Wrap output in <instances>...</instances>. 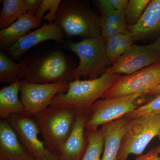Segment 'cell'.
I'll return each mask as SVG.
<instances>
[{"instance_id": "obj_1", "label": "cell", "mask_w": 160, "mask_h": 160, "mask_svg": "<svg viewBox=\"0 0 160 160\" xmlns=\"http://www.w3.org/2000/svg\"><path fill=\"white\" fill-rule=\"evenodd\" d=\"M122 75L106 72L95 79L83 81L79 79L71 81L67 91L56 95L50 106L71 108L77 113L89 116L95 102L102 98Z\"/></svg>"}, {"instance_id": "obj_2", "label": "cell", "mask_w": 160, "mask_h": 160, "mask_svg": "<svg viewBox=\"0 0 160 160\" xmlns=\"http://www.w3.org/2000/svg\"><path fill=\"white\" fill-rule=\"evenodd\" d=\"M21 80L37 84L69 82L75 67L62 51L52 50L31 56L22 61Z\"/></svg>"}, {"instance_id": "obj_3", "label": "cell", "mask_w": 160, "mask_h": 160, "mask_svg": "<svg viewBox=\"0 0 160 160\" xmlns=\"http://www.w3.org/2000/svg\"><path fill=\"white\" fill-rule=\"evenodd\" d=\"M55 22L69 37L87 38L101 35V18L84 1H63Z\"/></svg>"}, {"instance_id": "obj_4", "label": "cell", "mask_w": 160, "mask_h": 160, "mask_svg": "<svg viewBox=\"0 0 160 160\" xmlns=\"http://www.w3.org/2000/svg\"><path fill=\"white\" fill-rule=\"evenodd\" d=\"M106 42L102 36L84 38L77 42H66L62 47L74 52L79 60L72 71L69 82L82 76L95 79L106 73L111 63L106 53Z\"/></svg>"}, {"instance_id": "obj_5", "label": "cell", "mask_w": 160, "mask_h": 160, "mask_svg": "<svg viewBox=\"0 0 160 160\" xmlns=\"http://www.w3.org/2000/svg\"><path fill=\"white\" fill-rule=\"evenodd\" d=\"M76 117L74 109L52 106L33 117L46 148L59 158Z\"/></svg>"}, {"instance_id": "obj_6", "label": "cell", "mask_w": 160, "mask_h": 160, "mask_svg": "<svg viewBox=\"0 0 160 160\" xmlns=\"http://www.w3.org/2000/svg\"><path fill=\"white\" fill-rule=\"evenodd\" d=\"M160 132V114L129 120L118 160H128L130 154L141 155L152 140Z\"/></svg>"}, {"instance_id": "obj_7", "label": "cell", "mask_w": 160, "mask_h": 160, "mask_svg": "<svg viewBox=\"0 0 160 160\" xmlns=\"http://www.w3.org/2000/svg\"><path fill=\"white\" fill-rule=\"evenodd\" d=\"M142 94L98 100L92 106L86 124V130L94 131L104 124L126 116L138 108L146 98Z\"/></svg>"}, {"instance_id": "obj_8", "label": "cell", "mask_w": 160, "mask_h": 160, "mask_svg": "<svg viewBox=\"0 0 160 160\" xmlns=\"http://www.w3.org/2000/svg\"><path fill=\"white\" fill-rule=\"evenodd\" d=\"M160 84V62L130 74L123 75L103 96V99L142 94L149 96Z\"/></svg>"}, {"instance_id": "obj_9", "label": "cell", "mask_w": 160, "mask_h": 160, "mask_svg": "<svg viewBox=\"0 0 160 160\" xmlns=\"http://www.w3.org/2000/svg\"><path fill=\"white\" fill-rule=\"evenodd\" d=\"M69 82L37 84L20 80V96L26 114L33 118L51 105L56 95L66 92Z\"/></svg>"}, {"instance_id": "obj_10", "label": "cell", "mask_w": 160, "mask_h": 160, "mask_svg": "<svg viewBox=\"0 0 160 160\" xmlns=\"http://www.w3.org/2000/svg\"><path fill=\"white\" fill-rule=\"evenodd\" d=\"M27 152L35 160H61L47 149L39 138L40 130L33 118L25 114L12 116L7 119Z\"/></svg>"}, {"instance_id": "obj_11", "label": "cell", "mask_w": 160, "mask_h": 160, "mask_svg": "<svg viewBox=\"0 0 160 160\" xmlns=\"http://www.w3.org/2000/svg\"><path fill=\"white\" fill-rule=\"evenodd\" d=\"M159 62H160V53L149 49L147 46L133 44L107 68L106 72L119 75L129 74Z\"/></svg>"}, {"instance_id": "obj_12", "label": "cell", "mask_w": 160, "mask_h": 160, "mask_svg": "<svg viewBox=\"0 0 160 160\" xmlns=\"http://www.w3.org/2000/svg\"><path fill=\"white\" fill-rule=\"evenodd\" d=\"M64 38V32L56 23H46L29 32L5 52L10 55L12 59L19 60L26 52L40 43L52 40L64 44L66 42Z\"/></svg>"}, {"instance_id": "obj_13", "label": "cell", "mask_w": 160, "mask_h": 160, "mask_svg": "<svg viewBox=\"0 0 160 160\" xmlns=\"http://www.w3.org/2000/svg\"><path fill=\"white\" fill-rule=\"evenodd\" d=\"M88 117L77 113L71 132L63 146L60 160H82L88 144L86 124Z\"/></svg>"}, {"instance_id": "obj_14", "label": "cell", "mask_w": 160, "mask_h": 160, "mask_svg": "<svg viewBox=\"0 0 160 160\" xmlns=\"http://www.w3.org/2000/svg\"><path fill=\"white\" fill-rule=\"evenodd\" d=\"M129 31L133 42L160 35V0H151L136 24Z\"/></svg>"}, {"instance_id": "obj_15", "label": "cell", "mask_w": 160, "mask_h": 160, "mask_svg": "<svg viewBox=\"0 0 160 160\" xmlns=\"http://www.w3.org/2000/svg\"><path fill=\"white\" fill-rule=\"evenodd\" d=\"M0 160H35L23 146L7 120L0 121Z\"/></svg>"}, {"instance_id": "obj_16", "label": "cell", "mask_w": 160, "mask_h": 160, "mask_svg": "<svg viewBox=\"0 0 160 160\" xmlns=\"http://www.w3.org/2000/svg\"><path fill=\"white\" fill-rule=\"evenodd\" d=\"M129 119L126 116L101 126L104 136L102 160H118L122 139Z\"/></svg>"}, {"instance_id": "obj_17", "label": "cell", "mask_w": 160, "mask_h": 160, "mask_svg": "<svg viewBox=\"0 0 160 160\" xmlns=\"http://www.w3.org/2000/svg\"><path fill=\"white\" fill-rule=\"evenodd\" d=\"M42 20L26 13L8 28L0 31V49L5 51L29 33L42 26Z\"/></svg>"}, {"instance_id": "obj_18", "label": "cell", "mask_w": 160, "mask_h": 160, "mask_svg": "<svg viewBox=\"0 0 160 160\" xmlns=\"http://www.w3.org/2000/svg\"><path fill=\"white\" fill-rule=\"evenodd\" d=\"M20 81L3 87L0 90V118L6 120L12 116L26 113L18 94Z\"/></svg>"}, {"instance_id": "obj_19", "label": "cell", "mask_w": 160, "mask_h": 160, "mask_svg": "<svg viewBox=\"0 0 160 160\" xmlns=\"http://www.w3.org/2000/svg\"><path fill=\"white\" fill-rule=\"evenodd\" d=\"M26 12L23 0H4L0 15V29L8 28Z\"/></svg>"}, {"instance_id": "obj_20", "label": "cell", "mask_w": 160, "mask_h": 160, "mask_svg": "<svg viewBox=\"0 0 160 160\" xmlns=\"http://www.w3.org/2000/svg\"><path fill=\"white\" fill-rule=\"evenodd\" d=\"M22 62L16 63L5 51L0 52V82L9 85L21 80Z\"/></svg>"}, {"instance_id": "obj_21", "label": "cell", "mask_w": 160, "mask_h": 160, "mask_svg": "<svg viewBox=\"0 0 160 160\" xmlns=\"http://www.w3.org/2000/svg\"><path fill=\"white\" fill-rule=\"evenodd\" d=\"M88 144L81 160H102L104 136L101 127L94 131L86 130Z\"/></svg>"}, {"instance_id": "obj_22", "label": "cell", "mask_w": 160, "mask_h": 160, "mask_svg": "<svg viewBox=\"0 0 160 160\" xmlns=\"http://www.w3.org/2000/svg\"><path fill=\"white\" fill-rule=\"evenodd\" d=\"M96 2L100 11L101 24L128 28L125 14L116 10L109 0H98Z\"/></svg>"}, {"instance_id": "obj_23", "label": "cell", "mask_w": 160, "mask_h": 160, "mask_svg": "<svg viewBox=\"0 0 160 160\" xmlns=\"http://www.w3.org/2000/svg\"><path fill=\"white\" fill-rule=\"evenodd\" d=\"M150 1V0L129 1L125 13L128 30L136 24Z\"/></svg>"}, {"instance_id": "obj_24", "label": "cell", "mask_w": 160, "mask_h": 160, "mask_svg": "<svg viewBox=\"0 0 160 160\" xmlns=\"http://www.w3.org/2000/svg\"><path fill=\"white\" fill-rule=\"evenodd\" d=\"M160 114V94L126 115L129 120Z\"/></svg>"}, {"instance_id": "obj_25", "label": "cell", "mask_w": 160, "mask_h": 160, "mask_svg": "<svg viewBox=\"0 0 160 160\" xmlns=\"http://www.w3.org/2000/svg\"><path fill=\"white\" fill-rule=\"evenodd\" d=\"M124 34V33H122L115 36L109 38V39L106 41V53L112 65L119 58L118 54L119 43Z\"/></svg>"}, {"instance_id": "obj_26", "label": "cell", "mask_w": 160, "mask_h": 160, "mask_svg": "<svg viewBox=\"0 0 160 160\" xmlns=\"http://www.w3.org/2000/svg\"><path fill=\"white\" fill-rule=\"evenodd\" d=\"M129 30L127 27L101 24V36L106 42L109 38L117 35L126 33Z\"/></svg>"}, {"instance_id": "obj_27", "label": "cell", "mask_w": 160, "mask_h": 160, "mask_svg": "<svg viewBox=\"0 0 160 160\" xmlns=\"http://www.w3.org/2000/svg\"><path fill=\"white\" fill-rule=\"evenodd\" d=\"M133 42H134L132 39V37L129 31L123 35L119 43L118 52L119 58L127 51L133 45Z\"/></svg>"}, {"instance_id": "obj_28", "label": "cell", "mask_w": 160, "mask_h": 160, "mask_svg": "<svg viewBox=\"0 0 160 160\" xmlns=\"http://www.w3.org/2000/svg\"><path fill=\"white\" fill-rule=\"evenodd\" d=\"M55 2V0H42L35 17L38 19H43L46 12L50 10Z\"/></svg>"}, {"instance_id": "obj_29", "label": "cell", "mask_w": 160, "mask_h": 160, "mask_svg": "<svg viewBox=\"0 0 160 160\" xmlns=\"http://www.w3.org/2000/svg\"><path fill=\"white\" fill-rule=\"evenodd\" d=\"M62 2V1L61 0H55V2L52 7L51 9L49 10V13L44 16L43 19L46 20L49 24L55 23L56 19L57 13L58 9Z\"/></svg>"}, {"instance_id": "obj_30", "label": "cell", "mask_w": 160, "mask_h": 160, "mask_svg": "<svg viewBox=\"0 0 160 160\" xmlns=\"http://www.w3.org/2000/svg\"><path fill=\"white\" fill-rule=\"evenodd\" d=\"M42 1V0H23L27 9L26 13L35 17Z\"/></svg>"}, {"instance_id": "obj_31", "label": "cell", "mask_w": 160, "mask_h": 160, "mask_svg": "<svg viewBox=\"0 0 160 160\" xmlns=\"http://www.w3.org/2000/svg\"><path fill=\"white\" fill-rule=\"evenodd\" d=\"M116 10L125 14L129 1L128 0H109Z\"/></svg>"}, {"instance_id": "obj_32", "label": "cell", "mask_w": 160, "mask_h": 160, "mask_svg": "<svg viewBox=\"0 0 160 160\" xmlns=\"http://www.w3.org/2000/svg\"><path fill=\"white\" fill-rule=\"evenodd\" d=\"M134 160H160V156L153 148L146 154L138 156Z\"/></svg>"}, {"instance_id": "obj_33", "label": "cell", "mask_w": 160, "mask_h": 160, "mask_svg": "<svg viewBox=\"0 0 160 160\" xmlns=\"http://www.w3.org/2000/svg\"><path fill=\"white\" fill-rule=\"evenodd\" d=\"M147 46L149 49L160 53V35L154 42Z\"/></svg>"}, {"instance_id": "obj_34", "label": "cell", "mask_w": 160, "mask_h": 160, "mask_svg": "<svg viewBox=\"0 0 160 160\" xmlns=\"http://www.w3.org/2000/svg\"><path fill=\"white\" fill-rule=\"evenodd\" d=\"M160 94V84L151 92L149 96L157 95Z\"/></svg>"}, {"instance_id": "obj_35", "label": "cell", "mask_w": 160, "mask_h": 160, "mask_svg": "<svg viewBox=\"0 0 160 160\" xmlns=\"http://www.w3.org/2000/svg\"><path fill=\"white\" fill-rule=\"evenodd\" d=\"M154 149L158 153L160 154V146H158L157 147H155V148H154Z\"/></svg>"}, {"instance_id": "obj_36", "label": "cell", "mask_w": 160, "mask_h": 160, "mask_svg": "<svg viewBox=\"0 0 160 160\" xmlns=\"http://www.w3.org/2000/svg\"><path fill=\"white\" fill-rule=\"evenodd\" d=\"M158 139L160 140V132L159 134L158 135Z\"/></svg>"}]
</instances>
